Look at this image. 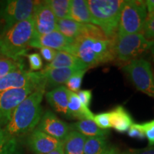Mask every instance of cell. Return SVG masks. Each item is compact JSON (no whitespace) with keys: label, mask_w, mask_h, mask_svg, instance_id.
Masks as SVG:
<instances>
[{"label":"cell","mask_w":154,"mask_h":154,"mask_svg":"<svg viewBox=\"0 0 154 154\" xmlns=\"http://www.w3.org/2000/svg\"><path fill=\"white\" fill-rule=\"evenodd\" d=\"M149 50H150V51H151V52L152 54L154 56V39L151 40V47H150Z\"/></svg>","instance_id":"cell-40"},{"label":"cell","mask_w":154,"mask_h":154,"mask_svg":"<svg viewBox=\"0 0 154 154\" xmlns=\"http://www.w3.org/2000/svg\"><path fill=\"white\" fill-rule=\"evenodd\" d=\"M47 154H64V152H63V146H61L60 147L58 148V149L54 150V151L50 152V153Z\"/></svg>","instance_id":"cell-39"},{"label":"cell","mask_w":154,"mask_h":154,"mask_svg":"<svg viewBox=\"0 0 154 154\" xmlns=\"http://www.w3.org/2000/svg\"><path fill=\"white\" fill-rule=\"evenodd\" d=\"M70 19L81 24H92V18L87 1L71 0Z\"/></svg>","instance_id":"cell-21"},{"label":"cell","mask_w":154,"mask_h":154,"mask_svg":"<svg viewBox=\"0 0 154 154\" xmlns=\"http://www.w3.org/2000/svg\"><path fill=\"white\" fill-rule=\"evenodd\" d=\"M57 31L67 38L76 39L81 36L84 24L76 22L71 19L57 20Z\"/></svg>","instance_id":"cell-23"},{"label":"cell","mask_w":154,"mask_h":154,"mask_svg":"<svg viewBox=\"0 0 154 154\" xmlns=\"http://www.w3.org/2000/svg\"><path fill=\"white\" fill-rule=\"evenodd\" d=\"M106 136L88 137L84 143V154H102L109 147Z\"/></svg>","instance_id":"cell-24"},{"label":"cell","mask_w":154,"mask_h":154,"mask_svg":"<svg viewBox=\"0 0 154 154\" xmlns=\"http://www.w3.org/2000/svg\"><path fill=\"white\" fill-rule=\"evenodd\" d=\"M70 129L80 133L86 138L106 136L109 134L108 130H103L99 128L94 121L82 120L69 125Z\"/></svg>","instance_id":"cell-22"},{"label":"cell","mask_w":154,"mask_h":154,"mask_svg":"<svg viewBox=\"0 0 154 154\" xmlns=\"http://www.w3.org/2000/svg\"><path fill=\"white\" fill-rule=\"evenodd\" d=\"M30 69L32 71H38L43 67L42 57L38 53H32L27 55Z\"/></svg>","instance_id":"cell-31"},{"label":"cell","mask_w":154,"mask_h":154,"mask_svg":"<svg viewBox=\"0 0 154 154\" xmlns=\"http://www.w3.org/2000/svg\"><path fill=\"white\" fill-rule=\"evenodd\" d=\"M88 69H84V70H79L76 73H74L69 80L66 82V88L69 91L77 93L80 91L81 86H82L83 79H84V75L87 72Z\"/></svg>","instance_id":"cell-28"},{"label":"cell","mask_w":154,"mask_h":154,"mask_svg":"<svg viewBox=\"0 0 154 154\" xmlns=\"http://www.w3.org/2000/svg\"><path fill=\"white\" fill-rule=\"evenodd\" d=\"M55 139L63 141L70 131V126L51 111L43 113L36 128Z\"/></svg>","instance_id":"cell-12"},{"label":"cell","mask_w":154,"mask_h":154,"mask_svg":"<svg viewBox=\"0 0 154 154\" xmlns=\"http://www.w3.org/2000/svg\"><path fill=\"white\" fill-rule=\"evenodd\" d=\"M34 34L32 17L14 24L0 34V55L13 61H21Z\"/></svg>","instance_id":"cell-2"},{"label":"cell","mask_w":154,"mask_h":154,"mask_svg":"<svg viewBox=\"0 0 154 154\" xmlns=\"http://www.w3.org/2000/svg\"><path fill=\"white\" fill-rule=\"evenodd\" d=\"M74 39L63 36L56 30L49 34L38 35L34 34L30 41L29 47L33 48H49L58 51H67Z\"/></svg>","instance_id":"cell-13"},{"label":"cell","mask_w":154,"mask_h":154,"mask_svg":"<svg viewBox=\"0 0 154 154\" xmlns=\"http://www.w3.org/2000/svg\"><path fill=\"white\" fill-rule=\"evenodd\" d=\"M57 20L70 19L71 0H47Z\"/></svg>","instance_id":"cell-25"},{"label":"cell","mask_w":154,"mask_h":154,"mask_svg":"<svg viewBox=\"0 0 154 154\" xmlns=\"http://www.w3.org/2000/svg\"><path fill=\"white\" fill-rule=\"evenodd\" d=\"M17 140H11L7 137L5 130L0 126V154H8L17 149Z\"/></svg>","instance_id":"cell-27"},{"label":"cell","mask_w":154,"mask_h":154,"mask_svg":"<svg viewBox=\"0 0 154 154\" xmlns=\"http://www.w3.org/2000/svg\"><path fill=\"white\" fill-rule=\"evenodd\" d=\"M39 49L40 53H41V55L43 57V59L49 63L54 60L57 53L56 50L49 49V48H41Z\"/></svg>","instance_id":"cell-35"},{"label":"cell","mask_w":154,"mask_h":154,"mask_svg":"<svg viewBox=\"0 0 154 154\" xmlns=\"http://www.w3.org/2000/svg\"><path fill=\"white\" fill-rule=\"evenodd\" d=\"M69 90L64 86H59L46 93L48 103L56 112L67 117Z\"/></svg>","instance_id":"cell-15"},{"label":"cell","mask_w":154,"mask_h":154,"mask_svg":"<svg viewBox=\"0 0 154 154\" xmlns=\"http://www.w3.org/2000/svg\"><path fill=\"white\" fill-rule=\"evenodd\" d=\"M117 154H154V146H149L141 149L131 150L124 152L119 151Z\"/></svg>","instance_id":"cell-36"},{"label":"cell","mask_w":154,"mask_h":154,"mask_svg":"<svg viewBox=\"0 0 154 154\" xmlns=\"http://www.w3.org/2000/svg\"><path fill=\"white\" fill-rule=\"evenodd\" d=\"M151 44V41L146 39L141 33L116 36L113 41L115 58L119 61L129 63L147 52Z\"/></svg>","instance_id":"cell-7"},{"label":"cell","mask_w":154,"mask_h":154,"mask_svg":"<svg viewBox=\"0 0 154 154\" xmlns=\"http://www.w3.org/2000/svg\"><path fill=\"white\" fill-rule=\"evenodd\" d=\"M138 91L154 98V74L151 63L143 59L130 61L123 67Z\"/></svg>","instance_id":"cell-8"},{"label":"cell","mask_w":154,"mask_h":154,"mask_svg":"<svg viewBox=\"0 0 154 154\" xmlns=\"http://www.w3.org/2000/svg\"><path fill=\"white\" fill-rule=\"evenodd\" d=\"M111 128L119 133L128 131L134 124L133 119L129 113L122 106H118L112 111H109Z\"/></svg>","instance_id":"cell-19"},{"label":"cell","mask_w":154,"mask_h":154,"mask_svg":"<svg viewBox=\"0 0 154 154\" xmlns=\"http://www.w3.org/2000/svg\"><path fill=\"white\" fill-rule=\"evenodd\" d=\"M77 96L79 98L80 101L85 106L88 107L91 104L92 100V91L90 89L80 90L76 93Z\"/></svg>","instance_id":"cell-34"},{"label":"cell","mask_w":154,"mask_h":154,"mask_svg":"<svg viewBox=\"0 0 154 154\" xmlns=\"http://www.w3.org/2000/svg\"><path fill=\"white\" fill-rule=\"evenodd\" d=\"M87 2L92 24L97 25L109 40H114L124 0H88Z\"/></svg>","instance_id":"cell-4"},{"label":"cell","mask_w":154,"mask_h":154,"mask_svg":"<svg viewBox=\"0 0 154 154\" xmlns=\"http://www.w3.org/2000/svg\"><path fill=\"white\" fill-rule=\"evenodd\" d=\"M66 118L77 119L79 121H94V114L88 107L83 104L76 93L69 91L68 113Z\"/></svg>","instance_id":"cell-16"},{"label":"cell","mask_w":154,"mask_h":154,"mask_svg":"<svg viewBox=\"0 0 154 154\" xmlns=\"http://www.w3.org/2000/svg\"><path fill=\"white\" fill-rule=\"evenodd\" d=\"M94 121L96 126L101 129L109 130L111 128L109 112H103L97 115H94Z\"/></svg>","instance_id":"cell-29"},{"label":"cell","mask_w":154,"mask_h":154,"mask_svg":"<svg viewBox=\"0 0 154 154\" xmlns=\"http://www.w3.org/2000/svg\"><path fill=\"white\" fill-rule=\"evenodd\" d=\"M23 68L22 61H16L4 57H0V78Z\"/></svg>","instance_id":"cell-26"},{"label":"cell","mask_w":154,"mask_h":154,"mask_svg":"<svg viewBox=\"0 0 154 154\" xmlns=\"http://www.w3.org/2000/svg\"><path fill=\"white\" fill-rule=\"evenodd\" d=\"M79 70L80 69L76 68L44 69L41 73L47 85L58 87L66 84L69 79Z\"/></svg>","instance_id":"cell-17"},{"label":"cell","mask_w":154,"mask_h":154,"mask_svg":"<svg viewBox=\"0 0 154 154\" xmlns=\"http://www.w3.org/2000/svg\"><path fill=\"white\" fill-rule=\"evenodd\" d=\"M46 86L43 84L36 88L13 111L10 121L4 128L9 139L17 140V138L29 134L38 126L43 115L42 102Z\"/></svg>","instance_id":"cell-1"},{"label":"cell","mask_w":154,"mask_h":154,"mask_svg":"<svg viewBox=\"0 0 154 154\" xmlns=\"http://www.w3.org/2000/svg\"><path fill=\"white\" fill-rule=\"evenodd\" d=\"M43 84H30L24 88L0 92V126L4 128L10 121L13 111L19 103Z\"/></svg>","instance_id":"cell-9"},{"label":"cell","mask_w":154,"mask_h":154,"mask_svg":"<svg viewBox=\"0 0 154 154\" xmlns=\"http://www.w3.org/2000/svg\"><path fill=\"white\" fill-rule=\"evenodd\" d=\"M146 9H147V19L154 16V0L146 1Z\"/></svg>","instance_id":"cell-37"},{"label":"cell","mask_w":154,"mask_h":154,"mask_svg":"<svg viewBox=\"0 0 154 154\" xmlns=\"http://www.w3.org/2000/svg\"><path fill=\"white\" fill-rule=\"evenodd\" d=\"M147 19L146 1H124L119 19L117 36L140 33Z\"/></svg>","instance_id":"cell-5"},{"label":"cell","mask_w":154,"mask_h":154,"mask_svg":"<svg viewBox=\"0 0 154 154\" xmlns=\"http://www.w3.org/2000/svg\"><path fill=\"white\" fill-rule=\"evenodd\" d=\"M34 34H49L57 30V19L46 1H38L32 14Z\"/></svg>","instance_id":"cell-11"},{"label":"cell","mask_w":154,"mask_h":154,"mask_svg":"<svg viewBox=\"0 0 154 154\" xmlns=\"http://www.w3.org/2000/svg\"><path fill=\"white\" fill-rule=\"evenodd\" d=\"M142 34L146 39L151 41L154 39V16L146 19Z\"/></svg>","instance_id":"cell-32"},{"label":"cell","mask_w":154,"mask_h":154,"mask_svg":"<svg viewBox=\"0 0 154 154\" xmlns=\"http://www.w3.org/2000/svg\"><path fill=\"white\" fill-rule=\"evenodd\" d=\"M128 135L130 137L137 139H143L146 138L142 125L138 123H134L131 126L128 130Z\"/></svg>","instance_id":"cell-33"},{"label":"cell","mask_w":154,"mask_h":154,"mask_svg":"<svg viewBox=\"0 0 154 154\" xmlns=\"http://www.w3.org/2000/svg\"><path fill=\"white\" fill-rule=\"evenodd\" d=\"M114 40L82 37L74 40L66 52L79 59L88 68L114 60Z\"/></svg>","instance_id":"cell-3"},{"label":"cell","mask_w":154,"mask_h":154,"mask_svg":"<svg viewBox=\"0 0 154 154\" xmlns=\"http://www.w3.org/2000/svg\"><path fill=\"white\" fill-rule=\"evenodd\" d=\"M119 150L116 147H114V146H110L109 148H108L106 151L102 154H117L119 153Z\"/></svg>","instance_id":"cell-38"},{"label":"cell","mask_w":154,"mask_h":154,"mask_svg":"<svg viewBox=\"0 0 154 154\" xmlns=\"http://www.w3.org/2000/svg\"><path fill=\"white\" fill-rule=\"evenodd\" d=\"M43 83L46 82L41 72H26L21 69L0 78V92Z\"/></svg>","instance_id":"cell-10"},{"label":"cell","mask_w":154,"mask_h":154,"mask_svg":"<svg viewBox=\"0 0 154 154\" xmlns=\"http://www.w3.org/2000/svg\"><path fill=\"white\" fill-rule=\"evenodd\" d=\"M86 138V136L80 133L71 130L62 141L64 154H84Z\"/></svg>","instance_id":"cell-20"},{"label":"cell","mask_w":154,"mask_h":154,"mask_svg":"<svg viewBox=\"0 0 154 154\" xmlns=\"http://www.w3.org/2000/svg\"><path fill=\"white\" fill-rule=\"evenodd\" d=\"M26 144L34 154H47L62 146V141L35 128L28 135Z\"/></svg>","instance_id":"cell-14"},{"label":"cell","mask_w":154,"mask_h":154,"mask_svg":"<svg viewBox=\"0 0 154 154\" xmlns=\"http://www.w3.org/2000/svg\"><path fill=\"white\" fill-rule=\"evenodd\" d=\"M76 68L80 70L88 69V67L79 59L66 51H57L54 60L44 69Z\"/></svg>","instance_id":"cell-18"},{"label":"cell","mask_w":154,"mask_h":154,"mask_svg":"<svg viewBox=\"0 0 154 154\" xmlns=\"http://www.w3.org/2000/svg\"><path fill=\"white\" fill-rule=\"evenodd\" d=\"M38 1H0V34L17 23L31 18Z\"/></svg>","instance_id":"cell-6"},{"label":"cell","mask_w":154,"mask_h":154,"mask_svg":"<svg viewBox=\"0 0 154 154\" xmlns=\"http://www.w3.org/2000/svg\"><path fill=\"white\" fill-rule=\"evenodd\" d=\"M145 137L149 141V146H154V119L147 122L141 123Z\"/></svg>","instance_id":"cell-30"}]
</instances>
